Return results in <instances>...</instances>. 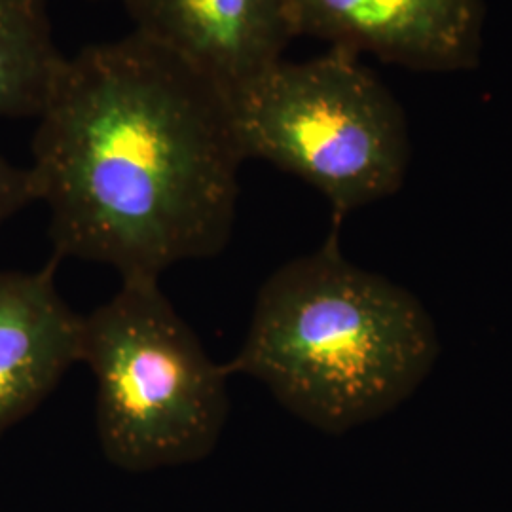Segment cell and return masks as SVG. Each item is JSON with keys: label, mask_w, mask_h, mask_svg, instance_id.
<instances>
[{"label": "cell", "mask_w": 512, "mask_h": 512, "mask_svg": "<svg viewBox=\"0 0 512 512\" xmlns=\"http://www.w3.org/2000/svg\"><path fill=\"white\" fill-rule=\"evenodd\" d=\"M37 120L29 171L54 260L160 279L226 249L245 162L234 103L181 57L135 31L86 46Z\"/></svg>", "instance_id": "1"}, {"label": "cell", "mask_w": 512, "mask_h": 512, "mask_svg": "<svg viewBox=\"0 0 512 512\" xmlns=\"http://www.w3.org/2000/svg\"><path fill=\"white\" fill-rule=\"evenodd\" d=\"M342 224L310 255L279 266L256 294L245 342L226 372L266 385L298 420L329 433L406 403L440 355L433 317L382 274L351 264Z\"/></svg>", "instance_id": "2"}, {"label": "cell", "mask_w": 512, "mask_h": 512, "mask_svg": "<svg viewBox=\"0 0 512 512\" xmlns=\"http://www.w3.org/2000/svg\"><path fill=\"white\" fill-rule=\"evenodd\" d=\"M82 363L97 384L95 423L105 458L131 473L194 463L219 444L228 418V372L160 289H122L84 317Z\"/></svg>", "instance_id": "3"}, {"label": "cell", "mask_w": 512, "mask_h": 512, "mask_svg": "<svg viewBox=\"0 0 512 512\" xmlns=\"http://www.w3.org/2000/svg\"><path fill=\"white\" fill-rule=\"evenodd\" d=\"M232 103L245 160L270 162L317 188L336 224L403 188L412 158L406 114L353 52L283 59Z\"/></svg>", "instance_id": "4"}, {"label": "cell", "mask_w": 512, "mask_h": 512, "mask_svg": "<svg viewBox=\"0 0 512 512\" xmlns=\"http://www.w3.org/2000/svg\"><path fill=\"white\" fill-rule=\"evenodd\" d=\"M298 35L372 54L418 73H461L480 63L484 0H289Z\"/></svg>", "instance_id": "5"}, {"label": "cell", "mask_w": 512, "mask_h": 512, "mask_svg": "<svg viewBox=\"0 0 512 512\" xmlns=\"http://www.w3.org/2000/svg\"><path fill=\"white\" fill-rule=\"evenodd\" d=\"M135 33L219 84L253 86L298 37L289 0H124Z\"/></svg>", "instance_id": "6"}, {"label": "cell", "mask_w": 512, "mask_h": 512, "mask_svg": "<svg viewBox=\"0 0 512 512\" xmlns=\"http://www.w3.org/2000/svg\"><path fill=\"white\" fill-rule=\"evenodd\" d=\"M57 264L52 258L38 272H0V437L82 363L84 317L57 291Z\"/></svg>", "instance_id": "7"}, {"label": "cell", "mask_w": 512, "mask_h": 512, "mask_svg": "<svg viewBox=\"0 0 512 512\" xmlns=\"http://www.w3.org/2000/svg\"><path fill=\"white\" fill-rule=\"evenodd\" d=\"M67 59L46 0H0V118H38Z\"/></svg>", "instance_id": "8"}, {"label": "cell", "mask_w": 512, "mask_h": 512, "mask_svg": "<svg viewBox=\"0 0 512 512\" xmlns=\"http://www.w3.org/2000/svg\"><path fill=\"white\" fill-rule=\"evenodd\" d=\"M33 202L37 194L29 167L23 169L0 156V226Z\"/></svg>", "instance_id": "9"}]
</instances>
